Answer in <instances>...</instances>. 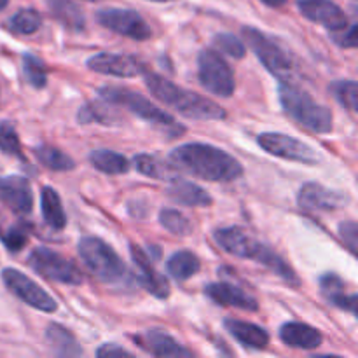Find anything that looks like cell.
<instances>
[{
    "label": "cell",
    "mask_w": 358,
    "mask_h": 358,
    "mask_svg": "<svg viewBox=\"0 0 358 358\" xmlns=\"http://www.w3.org/2000/svg\"><path fill=\"white\" fill-rule=\"evenodd\" d=\"M7 3H9V0H0V10H2Z\"/></svg>",
    "instance_id": "7bdbcfd3"
},
{
    "label": "cell",
    "mask_w": 358,
    "mask_h": 358,
    "mask_svg": "<svg viewBox=\"0 0 358 358\" xmlns=\"http://www.w3.org/2000/svg\"><path fill=\"white\" fill-rule=\"evenodd\" d=\"M30 240V226L21 219H13L0 210V241L9 252L23 250Z\"/></svg>",
    "instance_id": "cb8c5ba5"
},
{
    "label": "cell",
    "mask_w": 358,
    "mask_h": 358,
    "mask_svg": "<svg viewBox=\"0 0 358 358\" xmlns=\"http://www.w3.org/2000/svg\"><path fill=\"white\" fill-rule=\"evenodd\" d=\"M339 234H341L343 241L348 247V250L352 254H355L358 245V227L355 220H346V222L339 224Z\"/></svg>",
    "instance_id": "ab89813d"
},
{
    "label": "cell",
    "mask_w": 358,
    "mask_h": 358,
    "mask_svg": "<svg viewBox=\"0 0 358 358\" xmlns=\"http://www.w3.org/2000/svg\"><path fill=\"white\" fill-rule=\"evenodd\" d=\"M152 2H170V0H152Z\"/></svg>",
    "instance_id": "ee69618b"
},
{
    "label": "cell",
    "mask_w": 358,
    "mask_h": 358,
    "mask_svg": "<svg viewBox=\"0 0 358 358\" xmlns=\"http://www.w3.org/2000/svg\"><path fill=\"white\" fill-rule=\"evenodd\" d=\"M0 150L10 156L23 157V149H21L16 128L10 121H0Z\"/></svg>",
    "instance_id": "d590c367"
},
{
    "label": "cell",
    "mask_w": 358,
    "mask_h": 358,
    "mask_svg": "<svg viewBox=\"0 0 358 358\" xmlns=\"http://www.w3.org/2000/svg\"><path fill=\"white\" fill-rule=\"evenodd\" d=\"M175 168L210 182L236 180L243 166L231 154L208 143H185L170 154Z\"/></svg>",
    "instance_id": "6da1fadb"
},
{
    "label": "cell",
    "mask_w": 358,
    "mask_h": 358,
    "mask_svg": "<svg viewBox=\"0 0 358 358\" xmlns=\"http://www.w3.org/2000/svg\"><path fill=\"white\" fill-rule=\"evenodd\" d=\"M45 339H48L52 352L59 357H80L84 353L79 341L76 339V336L59 324L48 325V329H45Z\"/></svg>",
    "instance_id": "d4e9b609"
},
{
    "label": "cell",
    "mask_w": 358,
    "mask_h": 358,
    "mask_svg": "<svg viewBox=\"0 0 358 358\" xmlns=\"http://www.w3.org/2000/svg\"><path fill=\"white\" fill-rule=\"evenodd\" d=\"M257 143L268 154L282 157V159L297 161V163L304 164H317L320 161V156L308 143L283 135V133H262L259 135Z\"/></svg>",
    "instance_id": "8fae6325"
},
{
    "label": "cell",
    "mask_w": 358,
    "mask_h": 358,
    "mask_svg": "<svg viewBox=\"0 0 358 358\" xmlns=\"http://www.w3.org/2000/svg\"><path fill=\"white\" fill-rule=\"evenodd\" d=\"M2 282L3 285L9 289V292H13L17 299L27 303L28 306L35 308V310L38 311H44V313H55V311L58 310L56 301L52 299L41 285H37L34 280L28 278L27 275H23V273L17 271V269H3Z\"/></svg>",
    "instance_id": "30bf717a"
},
{
    "label": "cell",
    "mask_w": 358,
    "mask_h": 358,
    "mask_svg": "<svg viewBox=\"0 0 358 358\" xmlns=\"http://www.w3.org/2000/svg\"><path fill=\"white\" fill-rule=\"evenodd\" d=\"M241 31H243V37L247 41L248 48L255 52V56L261 59L262 65L273 76L278 77L282 83H290L294 79V76H296V66H294L292 59L268 35L252 27H245Z\"/></svg>",
    "instance_id": "52a82bcc"
},
{
    "label": "cell",
    "mask_w": 358,
    "mask_h": 358,
    "mask_svg": "<svg viewBox=\"0 0 358 358\" xmlns=\"http://www.w3.org/2000/svg\"><path fill=\"white\" fill-rule=\"evenodd\" d=\"M280 103L287 115L315 133L332 131V112L292 83H280Z\"/></svg>",
    "instance_id": "5b68a950"
},
{
    "label": "cell",
    "mask_w": 358,
    "mask_h": 358,
    "mask_svg": "<svg viewBox=\"0 0 358 358\" xmlns=\"http://www.w3.org/2000/svg\"><path fill=\"white\" fill-rule=\"evenodd\" d=\"M77 119L83 124L87 122H100V124H115L121 121L114 107H110V101H90L84 105L77 114Z\"/></svg>",
    "instance_id": "4dcf8cb0"
},
{
    "label": "cell",
    "mask_w": 358,
    "mask_h": 358,
    "mask_svg": "<svg viewBox=\"0 0 358 358\" xmlns=\"http://www.w3.org/2000/svg\"><path fill=\"white\" fill-rule=\"evenodd\" d=\"M168 196L171 201L178 203L184 206H210L212 205V196L199 185L192 184V182L184 180V178L177 177L170 182L168 187Z\"/></svg>",
    "instance_id": "7402d4cb"
},
{
    "label": "cell",
    "mask_w": 358,
    "mask_h": 358,
    "mask_svg": "<svg viewBox=\"0 0 358 358\" xmlns=\"http://www.w3.org/2000/svg\"><path fill=\"white\" fill-rule=\"evenodd\" d=\"M23 73L27 77L28 84L34 86L35 90H42L48 84V69L44 62L34 55L23 56Z\"/></svg>",
    "instance_id": "836d02e7"
},
{
    "label": "cell",
    "mask_w": 358,
    "mask_h": 358,
    "mask_svg": "<svg viewBox=\"0 0 358 358\" xmlns=\"http://www.w3.org/2000/svg\"><path fill=\"white\" fill-rule=\"evenodd\" d=\"M145 86L149 87V91L157 100L163 101L168 107L175 108L184 117L198 119V121L226 117V110L219 103H215L210 98L201 96V94L192 93V91L182 90L180 86L164 79L159 73H145Z\"/></svg>",
    "instance_id": "3957f363"
},
{
    "label": "cell",
    "mask_w": 358,
    "mask_h": 358,
    "mask_svg": "<svg viewBox=\"0 0 358 358\" xmlns=\"http://www.w3.org/2000/svg\"><path fill=\"white\" fill-rule=\"evenodd\" d=\"M199 83L206 91L219 96H231L234 93V73L226 59L212 49H205L198 56Z\"/></svg>",
    "instance_id": "9c48e42d"
},
{
    "label": "cell",
    "mask_w": 358,
    "mask_h": 358,
    "mask_svg": "<svg viewBox=\"0 0 358 358\" xmlns=\"http://www.w3.org/2000/svg\"><path fill=\"white\" fill-rule=\"evenodd\" d=\"M28 264L35 273L45 280L65 285H80L83 283V273L73 264L70 259L51 248L38 247L28 257Z\"/></svg>",
    "instance_id": "ba28073f"
},
{
    "label": "cell",
    "mask_w": 358,
    "mask_h": 358,
    "mask_svg": "<svg viewBox=\"0 0 358 358\" xmlns=\"http://www.w3.org/2000/svg\"><path fill=\"white\" fill-rule=\"evenodd\" d=\"M201 264H199V259L196 257L192 252L182 250L177 252L170 257V261L166 262V271L170 273V276L177 282H185L191 276H194L199 271Z\"/></svg>",
    "instance_id": "f546056e"
},
{
    "label": "cell",
    "mask_w": 358,
    "mask_h": 358,
    "mask_svg": "<svg viewBox=\"0 0 358 358\" xmlns=\"http://www.w3.org/2000/svg\"><path fill=\"white\" fill-rule=\"evenodd\" d=\"M87 69L103 76L135 77L143 72V63L135 56L114 55V52H100L87 59Z\"/></svg>",
    "instance_id": "2e32d148"
},
{
    "label": "cell",
    "mask_w": 358,
    "mask_h": 358,
    "mask_svg": "<svg viewBox=\"0 0 358 358\" xmlns=\"http://www.w3.org/2000/svg\"><path fill=\"white\" fill-rule=\"evenodd\" d=\"M90 2H96V0H90Z\"/></svg>",
    "instance_id": "f6af8a7d"
},
{
    "label": "cell",
    "mask_w": 358,
    "mask_h": 358,
    "mask_svg": "<svg viewBox=\"0 0 358 358\" xmlns=\"http://www.w3.org/2000/svg\"><path fill=\"white\" fill-rule=\"evenodd\" d=\"M297 203L301 208L310 212H334L348 205L350 196L345 192L332 191L317 182H308L297 192Z\"/></svg>",
    "instance_id": "4fadbf2b"
},
{
    "label": "cell",
    "mask_w": 358,
    "mask_h": 358,
    "mask_svg": "<svg viewBox=\"0 0 358 358\" xmlns=\"http://www.w3.org/2000/svg\"><path fill=\"white\" fill-rule=\"evenodd\" d=\"M206 297L213 301L219 306L226 308H236V310L243 311H257L259 303L254 296L247 292V290L240 289V287L233 285L227 282L210 283L205 287Z\"/></svg>",
    "instance_id": "ac0fdd59"
},
{
    "label": "cell",
    "mask_w": 358,
    "mask_h": 358,
    "mask_svg": "<svg viewBox=\"0 0 358 358\" xmlns=\"http://www.w3.org/2000/svg\"><path fill=\"white\" fill-rule=\"evenodd\" d=\"M227 332L236 339L240 345H243L245 348L252 350H264L269 343V334L259 325L250 324V322L243 320H226L224 322Z\"/></svg>",
    "instance_id": "603a6c76"
},
{
    "label": "cell",
    "mask_w": 358,
    "mask_h": 358,
    "mask_svg": "<svg viewBox=\"0 0 358 358\" xmlns=\"http://www.w3.org/2000/svg\"><path fill=\"white\" fill-rule=\"evenodd\" d=\"M48 7L52 16L65 27L72 28V30H83L84 28L86 17H84L80 7L76 6L72 0H48Z\"/></svg>",
    "instance_id": "f1b7e54d"
},
{
    "label": "cell",
    "mask_w": 358,
    "mask_h": 358,
    "mask_svg": "<svg viewBox=\"0 0 358 358\" xmlns=\"http://www.w3.org/2000/svg\"><path fill=\"white\" fill-rule=\"evenodd\" d=\"M101 100L110 101L112 105H121V107L128 108L135 115H138L143 121L150 122L154 128L159 129L161 133L170 136H180L185 131L182 124H178L170 114L161 110L159 107L147 100L143 94L136 93V91L128 90V87L119 86H105L100 90Z\"/></svg>",
    "instance_id": "277c9868"
},
{
    "label": "cell",
    "mask_w": 358,
    "mask_h": 358,
    "mask_svg": "<svg viewBox=\"0 0 358 358\" xmlns=\"http://www.w3.org/2000/svg\"><path fill=\"white\" fill-rule=\"evenodd\" d=\"M41 205H42V215H44L45 224L51 229L62 231L66 226V217L63 212L62 199L59 194L52 187H44L41 194Z\"/></svg>",
    "instance_id": "4316f807"
},
{
    "label": "cell",
    "mask_w": 358,
    "mask_h": 358,
    "mask_svg": "<svg viewBox=\"0 0 358 358\" xmlns=\"http://www.w3.org/2000/svg\"><path fill=\"white\" fill-rule=\"evenodd\" d=\"M96 357H101V358H110V357H131V352H128V350H124V348H122V346L114 345V343H110V345L100 346V348L96 350Z\"/></svg>",
    "instance_id": "60d3db41"
},
{
    "label": "cell",
    "mask_w": 358,
    "mask_h": 358,
    "mask_svg": "<svg viewBox=\"0 0 358 358\" xmlns=\"http://www.w3.org/2000/svg\"><path fill=\"white\" fill-rule=\"evenodd\" d=\"M213 45L215 49H219V52H224V55L231 56V58L241 59L247 52L243 42L238 37H234L233 34H219L213 37Z\"/></svg>",
    "instance_id": "74e56055"
},
{
    "label": "cell",
    "mask_w": 358,
    "mask_h": 358,
    "mask_svg": "<svg viewBox=\"0 0 358 358\" xmlns=\"http://www.w3.org/2000/svg\"><path fill=\"white\" fill-rule=\"evenodd\" d=\"M96 20L101 27L135 41H147L152 35L145 20L131 9H103L96 14Z\"/></svg>",
    "instance_id": "7c38bea8"
},
{
    "label": "cell",
    "mask_w": 358,
    "mask_h": 358,
    "mask_svg": "<svg viewBox=\"0 0 358 358\" xmlns=\"http://www.w3.org/2000/svg\"><path fill=\"white\" fill-rule=\"evenodd\" d=\"M131 252L133 264L136 269V278L138 282L145 287V290L149 294H152L157 299H168L170 297V285H168V280L154 268L152 259L145 254L140 247L131 245L129 248Z\"/></svg>",
    "instance_id": "9a60e30c"
},
{
    "label": "cell",
    "mask_w": 358,
    "mask_h": 358,
    "mask_svg": "<svg viewBox=\"0 0 358 358\" xmlns=\"http://www.w3.org/2000/svg\"><path fill=\"white\" fill-rule=\"evenodd\" d=\"M261 2L266 3V6H269V7H282L287 0H261Z\"/></svg>",
    "instance_id": "b9f144b4"
},
{
    "label": "cell",
    "mask_w": 358,
    "mask_h": 358,
    "mask_svg": "<svg viewBox=\"0 0 358 358\" xmlns=\"http://www.w3.org/2000/svg\"><path fill=\"white\" fill-rule=\"evenodd\" d=\"M0 201L16 213H30L34 208V191L28 178L20 175L0 177Z\"/></svg>",
    "instance_id": "e0dca14e"
},
{
    "label": "cell",
    "mask_w": 358,
    "mask_h": 358,
    "mask_svg": "<svg viewBox=\"0 0 358 358\" xmlns=\"http://www.w3.org/2000/svg\"><path fill=\"white\" fill-rule=\"evenodd\" d=\"M320 289L329 304L339 308V310L357 313V296L346 294V283L334 273H327L320 278Z\"/></svg>",
    "instance_id": "44dd1931"
},
{
    "label": "cell",
    "mask_w": 358,
    "mask_h": 358,
    "mask_svg": "<svg viewBox=\"0 0 358 358\" xmlns=\"http://www.w3.org/2000/svg\"><path fill=\"white\" fill-rule=\"evenodd\" d=\"M80 259L91 273L103 283H117L126 276V266L115 250L103 240L84 236L77 245Z\"/></svg>",
    "instance_id": "8992f818"
},
{
    "label": "cell",
    "mask_w": 358,
    "mask_h": 358,
    "mask_svg": "<svg viewBox=\"0 0 358 358\" xmlns=\"http://www.w3.org/2000/svg\"><path fill=\"white\" fill-rule=\"evenodd\" d=\"M135 341L138 343L140 348L149 352L154 357H191V352L178 345L170 334L159 329H150L142 336H136Z\"/></svg>",
    "instance_id": "d6986e66"
},
{
    "label": "cell",
    "mask_w": 358,
    "mask_h": 358,
    "mask_svg": "<svg viewBox=\"0 0 358 358\" xmlns=\"http://www.w3.org/2000/svg\"><path fill=\"white\" fill-rule=\"evenodd\" d=\"M159 222L164 229L170 231L171 234H177V236H187L192 229L187 217L171 208H164L163 212L159 213Z\"/></svg>",
    "instance_id": "e575fe53"
},
{
    "label": "cell",
    "mask_w": 358,
    "mask_h": 358,
    "mask_svg": "<svg viewBox=\"0 0 358 358\" xmlns=\"http://www.w3.org/2000/svg\"><path fill=\"white\" fill-rule=\"evenodd\" d=\"M336 100L348 110H357V83L355 80H338L331 84Z\"/></svg>",
    "instance_id": "8d00e7d4"
},
{
    "label": "cell",
    "mask_w": 358,
    "mask_h": 358,
    "mask_svg": "<svg viewBox=\"0 0 358 358\" xmlns=\"http://www.w3.org/2000/svg\"><path fill=\"white\" fill-rule=\"evenodd\" d=\"M42 17L34 9H21L7 21V28L17 35H31L41 28Z\"/></svg>",
    "instance_id": "d6a6232c"
},
{
    "label": "cell",
    "mask_w": 358,
    "mask_h": 358,
    "mask_svg": "<svg viewBox=\"0 0 358 358\" xmlns=\"http://www.w3.org/2000/svg\"><path fill=\"white\" fill-rule=\"evenodd\" d=\"M297 7L304 17L329 28L331 34L350 24L345 10L332 0H297Z\"/></svg>",
    "instance_id": "5bb4252c"
},
{
    "label": "cell",
    "mask_w": 358,
    "mask_h": 358,
    "mask_svg": "<svg viewBox=\"0 0 358 358\" xmlns=\"http://www.w3.org/2000/svg\"><path fill=\"white\" fill-rule=\"evenodd\" d=\"M133 166L138 173L145 175L149 178H156V180H164L171 182L173 178L178 177L177 168L171 163L159 159L156 156H150V154H138L133 159Z\"/></svg>",
    "instance_id": "484cf974"
},
{
    "label": "cell",
    "mask_w": 358,
    "mask_h": 358,
    "mask_svg": "<svg viewBox=\"0 0 358 358\" xmlns=\"http://www.w3.org/2000/svg\"><path fill=\"white\" fill-rule=\"evenodd\" d=\"M37 159L44 164L45 168L52 171H70L76 168V161L69 154L62 152L59 149L51 145H41L34 150Z\"/></svg>",
    "instance_id": "1f68e13d"
},
{
    "label": "cell",
    "mask_w": 358,
    "mask_h": 358,
    "mask_svg": "<svg viewBox=\"0 0 358 358\" xmlns=\"http://www.w3.org/2000/svg\"><path fill=\"white\" fill-rule=\"evenodd\" d=\"M332 41L339 45V48L345 49H355L358 41H357V23H350L348 27L343 28V30L332 31L331 34Z\"/></svg>",
    "instance_id": "f35d334b"
},
{
    "label": "cell",
    "mask_w": 358,
    "mask_h": 358,
    "mask_svg": "<svg viewBox=\"0 0 358 358\" xmlns=\"http://www.w3.org/2000/svg\"><path fill=\"white\" fill-rule=\"evenodd\" d=\"M280 339L283 341V345L290 346V348L317 350L318 346H322L324 336L318 329L311 327V325L301 324V322H289L280 329Z\"/></svg>",
    "instance_id": "ffe728a7"
},
{
    "label": "cell",
    "mask_w": 358,
    "mask_h": 358,
    "mask_svg": "<svg viewBox=\"0 0 358 358\" xmlns=\"http://www.w3.org/2000/svg\"><path fill=\"white\" fill-rule=\"evenodd\" d=\"M90 161L98 171L107 175H122L129 170V161L122 154L108 149H96L90 154Z\"/></svg>",
    "instance_id": "83f0119b"
},
{
    "label": "cell",
    "mask_w": 358,
    "mask_h": 358,
    "mask_svg": "<svg viewBox=\"0 0 358 358\" xmlns=\"http://www.w3.org/2000/svg\"><path fill=\"white\" fill-rule=\"evenodd\" d=\"M215 241L227 254L241 259H254L255 262H261L266 268L271 269L275 275L285 280L287 283L299 287V278L296 276V271L275 250L255 240L243 227H222V229L215 231Z\"/></svg>",
    "instance_id": "7a4b0ae2"
}]
</instances>
